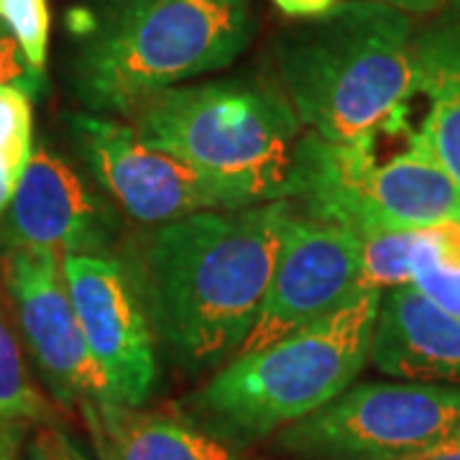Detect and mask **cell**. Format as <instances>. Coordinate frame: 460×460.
<instances>
[{"mask_svg":"<svg viewBox=\"0 0 460 460\" xmlns=\"http://www.w3.org/2000/svg\"><path fill=\"white\" fill-rule=\"evenodd\" d=\"M16 460H93L83 450V445L75 438H69L65 429L41 428L23 453H18Z\"/></svg>","mask_w":460,"mask_h":460,"instance_id":"21","label":"cell"},{"mask_svg":"<svg viewBox=\"0 0 460 460\" xmlns=\"http://www.w3.org/2000/svg\"><path fill=\"white\" fill-rule=\"evenodd\" d=\"M438 253L435 226L417 230H384L361 235V289L407 287L414 271Z\"/></svg>","mask_w":460,"mask_h":460,"instance_id":"16","label":"cell"},{"mask_svg":"<svg viewBox=\"0 0 460 460\" xmlns=\"http://www.w3.org/2000/svg\"><path fill=\"white\" fill-rule=\"evenodd\" d=\"M95 453H98V450H95ZM98 460H105V456H102V453H98Z\"/></svg>","mask_w":460,"mask_h":460,"instance_id":"27","label":"cell"},{"mask_svg":"<svg viewBox=\"0 0 460 460\" xmlns=\"http://www.w3.org/2000/svg\"><path fill=\"white\" fill-rule=\"evenodd\" d=\"M21 174H23V169H21L13 159H8L5 154H0V217L5 215L11 199L16 195Z\"/></svg>","mask_w":460,"mask_h":460,"instance_id":"25","label":"cell"},{"mask_svg":"<svg viewBox=\"0 0 460 460\" xmlns=\"http://www.w3.org/2000/svg\"><path fill=\"white\" fill-rule=\"evenodd\" d=\"M118 215L47 146H33L16 195L0 217L3 251L44 248L65 256H113Z\"/></svg>","mask_w":460,"mask_h":460,"instance_id":"11","label":"cell"},{"mask_svg":"<svg viewBox=\"0 0 460 460\" xmlns=\"http://www.w3.org/2000/svg\"><path fill=\"white\" fill-rule=\"evenodd\" d=\"M69 136L87 172L141 226H164L210 210L246 208L199 172L159 148H151L133 126L113 118L77 113L69 118Z\"/></svg>","mask_w":460,"mask_h":460,"instance_id":"7","label":"cell"},{"mask_svg":"<svg viewBox=\"0 0 460 460\" xmlns=\"http://www.w3.org/2000/svg\"><path fill=\"white\" fill-rule=\"evenodd\" d=\"M0 23L13 33L31 69L44 75L47 47H49L47 0H0Z\"/></svg>","mask_w":460,"mask_h":460,"instance_id":"17","label":"cell"},{"mask_svg":"<svg viewBox=\"0 0 460 460\" xmlns=\"http://www.w3.org/2000/svg\"><path fill=\"white\" fill-rule=\"evenodd\" d=\"M411 47V16L376 0H341L279 33V87L307 131L335 144L374 141L417 95Z\"/></svg>","mask_w":460,"mask_h":460,"instance_id":"3","label":"cell"},{"mask_svg":"<svg viewBox=\"0 0 460 460\" xmlns=\"http://www.w3.org/2000/svg\"><path fill=\"white\" fill-rule=\"evenodd\" d=\"M407 16H460V0H376Z\"/></svg>","mask_w":460,"mask_h":460,"instance_id":"22","label":"cell"},{"mask_svg":"<svg viewBox=\"0 0 460 460\" xmlns=\"http://www.w3.org/2000/svg\"><path fill=\"white\" fill-rule=\"evenodd\" d=\"M3 281L18 332L54 402L72 407L111 404L105 376L84 343L65 279V259L44 248L8 251Z\"/></svg>","mask_w":460,"mask_h":460,"instance_id":"8","label":"cell"},{"mask_svg":"<svg viewBox=\"0 0 460 460\" xmlns=\"http://www.w3.org/2000/svg\"><path fill=\"white\" fill-rule=\"evenodd\" d=\"M133 131L199 172L246 208L287 199L302 123L279 84L215 80L146 100Z\"/></svg>","mask_w":460,"mask_h":460,"instance_id":"5","label":"cell"},{"mask_svg":"<svg viewBox=\"0 0 460 460\" xmlns=\"http://www.w3.org/2000/svg\"><path fill=\"white\" fill-rule=\"evenodd\" d=\"M410 287L428 296L440 310L460 317V266H450L440 261V256H432L414 271Z\"/></svg>","mask_w":460,"mask_h":460,"instance_id":"19","label":"cell"},{"mask_svg":"<svg viewBox=\"0 0 460 460\" xmlns=\"http://www.w3.org/2000/svg\"><path fill=\"white\" fill-rule=\"evenodd\" d=\"M417 95L429 102L422 141L460 187V16H443L414 31Z\"/></svg>","mask_w":460,"mask_h":460,"instance_id":"14","label":"cell"},{"mask_svg":"<svg viewBox=\"0 0 460 460\" xmlns=\"http://www.w3.org/2000/svg\"><path fill=\"white\" fill-rule=\"evenodd\" d=\"M279 8L284 16L299 18V21H310L330 13L341 0H271Z\"/></svg>","mask_w":460,"mask_h":460,"instance_id":"23","label":"cell"},{"mask_svg":"<svg viewBox=\"0 0 460 460\" xmlns=\"http://www.w3.org/2000/svg\"><path fill=\"white\" fill-rule=\"evenodd\" d=\"M65 279L111 404L138 410L156 389V341L115 256H65Z\"/></svg>","mask_w":460,"mask_h":460,"instance_id":"10","label":"cell"},{"mask_svg":"<svg viewBox=\"0 0 460 460\" xmlns=\"http://www.w3.org/2000/svg\"><path fill=\"white\" fill-rule=\"evenodd\" d=\"M368 361L381 374L420 384H460V317L414 287L381 292Z\"/></svg>","mask_w":460,"mask_h":460,"instance_id":"12","label":"cell"},{"mask_svg":"<svg viewBox=\"0 0 460 460\" xmlns=\"http://www.w3.org/2000/svg\"><path fill=\"white\" fill-rule=\"evenodd\" d=\"M361 292V235L292 213L261 310L238 353L259 350L338 313Z\"/></svg>","mask_w":460,"mask_h":460,"instance_id":"9","label":"cell"},{"mask_svg":"<svg viewBox=\"0 0 460 460\" xmlns=\"http://www.w3.org/2000/svg\"><path fill=\"white\" fill-rule=\"evenodd\" d=\"M396 460H460V429L443 438V440H438L435 445H429V447H422L411 456Z\"/></svg>","mask_w":460,"mask_h":460,"instance_id":"24","label":"cell"},{"mask_svg":"<svg viewBox=\"0 0 460 460\" xmlns=\"http://www.w3.org/2000/svg\"><path fill=\"white\" fill-rule=\"evenodd\" d=\"M378 302V289H361L310 328L238 353L181 399L180 417L220 443L243 447L323 410L350 389L368 361Z\"/></svg>","mask_w":460,"mask_h":460,"instance_id":"4","label":"cell"},{"mask_svg":"<svg viewBox=\"0 0 460 460\" xmlns=\"http://www.w3.org/2000/svg\"><path fill=\"white\" fill-rule=\"evenodd\" d=\"M33 95L23 87H0V154L26 169L33 154Z\"/></svg>","mask_w":460,"mask_h":460,"instance_id":"18","label":"cell"},{"mask_svg":"<svg viewBox=\"0 0 460 460\" xmlns=\"http://www.w3.org/2000/svg\"><path fill=\"white\" fill-rule=\"evenodd\" d=\"M295 213L287 199L210 210L138 233L120 263L154 341L184 374L238 356L253 328Z\"/></svg>","mask_w":460,"mask_h":460,"instance_id":"1","label":"cell"},{"mask_svg":"<svg viewBox=\"0 0 460 460\" xmlns=\"http://www.w3.org/2000/svg\"><path fill=\"white\" fill-rule=\"evenodd\" d=\"M95 450L105 460H248L181 417L131 407H83Z\"/></svg>","mask_w":460,"mask_h":460,"instance_id":"13","label":"cell"},{"mask_svg":"<svg viewBox=\"0 0 460 460\" xmlns=\"http://www.w3.org/2000/svg\"><path fill=\"white\" fill-rule=\"evenodd\" d=\"M66 23L69 87L93 115H133L169 87L226 69L256 29L248 0H98Z\"/></svg>","mask_w":460,"mask_h":460,"instance_id":"2","label":"cell"},{"mask_svg":"<svg viewBox=\"0 0 460 460\" xmlns=\"http://www.w3.org/2000/svg\"><path fill=\"white\" fill-rule=\"evenodd\" d=\"M21 445L23 443H8V440H3L0 443V460H16Z\"/></svg>","mask_w":460,"mask_h":460,"instance_id":"26","label":"cell"},{"mask_svg":"<svg viewBox=\"0 0 460 460\" xmlns=\"http://www.w3.org/2000/svg\"><path fill=\"white\" fill-rule=\"evenodd\" d=\"M5 84L23 87L26 93L36 95L44 87V75L31 69L18 41L13 39V33L0 23V87H5Z\"/></svg>","mask_w":460,"mask_h":460,"instance_id":"20","label":"cell"},{"mask_svg":"<svg viewBox=\"0 0 460 460\" xmlns=\"http://www.w3.org/2000/svg\"><path fill=\"white\" fill-rule=\"evenodd\" d=\"M460 429V389L402 381L361 384L281 429L299 460H396Z\"/></svg>","mask_w":460,"mask_h":460,"instance_id":"6","label":"cell"},{"mask_svg":"<svg viewBox=\"0 0 460 460\" xmlns=\"http://www.w3.org/2000/svg\"><path fill=\"white\" fill-rule=\"evenodd\" d=\"M36 425L51 428L54 410L33 386L21 338L0 292V443H23L26 432Z\"/></svg>","mask_w":460,"mask_h":460,"instance_id":"15","label":"cell"}]
</instances>
